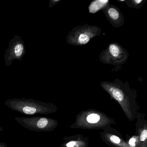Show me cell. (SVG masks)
I'll list each match as a JSON object with an SVG mask.
<instances>
[{
	"instance_id": "1",
	"label": "cell",
	"mask_w": 147,
	"mask_h": 147,
	"mask_svg": "<svg viewBox=\"0 0 147 147\" xmlns=\"http://www.w3.org/2000/svg\"><path fill=\"white\" fill-rule=\"evenodd\" d=\"M5 104L12 111L29 115L49 114L57 110L53 104L32 98L10 99L6 100Z\"/></svg>"
},
{
	"instance_id": "2",
	"label": "cell",
	"mask_w": 147,
	"mask_h": 147,
	"mask_svg": "<svg viewBox=\"0 0 147 147\" xmlns=\"http://www.w3.org/2000/svg\"><path fill=\"white\" fill-rule=\"evenodd\" d=\"M101 31V29L98 26L87 24L76 26L68 34L67 43L74 46H82L89 42L94 37L100 36Z\"/></svg>"
},
{
	"instance_id": "3",
	"label": "cell",
	"mask_w": 147,
	"mask_h": 147,
	"mask_svg": "<svg viewBox=\"0 0 147 147\" xmlns=\"http://www.w3.org/2000/svg\"><path fill=\"white\" fill-rule=\"evenodd\" d=\"M129 56L126 49L119 44L113 42L100 52L99 58L102 63L117 66L124 63Z\"/></svg>"
},
{
	"instance_id": "4",
	"label": "cell",
	"mask_w": 147,
	"mask_h": 147,
	"mask_svg": "<svg viewBox=\"0 0 147 147\" xmlns=\"http://www.w3.org/2000/svg\"><path fill=\"white\" fill-rule=\"evenodd\" d=\"M14 119L24 128L36 132L51 131L57 124L55 119L45 117H16Z\"/></svg>"
},
{
	"instance_id": "5",
	"label": "cell",
	"mask_w": 147,
	"mask_h": 147,
	"mask_svg": "<svg viewBox=\"0 0 147 147\" xmlns=\"http://www.w3.org/2000/svg\"><path fill=\"white\" fill-rule=\"evenodd\" d=\"M26 53L24 42L21 37L15 35L9 44V46L5 51L4 59L5 66H11L13 61L17 60L22 61V58Z\"/></svg>"
},
{
	"instance_id": "6",
	"label": "cell",
	"mask_w": 147,
	"mask_h": 147,
	"mask_svg": "<svg viewBox=\"0 0 147 147\" xmlns=\"http://www.w3.org/2000/svg\"><path fill=\"white\" fill-rule=\"evenodd\" d=\"M102 11L109 23L113 27L118 28L123 25L124 18L117 7L109 4Z\"/></svg>"
},
{
	"instance_id": "7",
	"label": "cell",
	"mask_w": 147,
	"mask_h": 147,
	"mask_svg": "<svg viewBox=\"0 0 147 147\" xmlns=\"http://www.w3.org/2000/svg\"><path fill=\"white\" fill-rule=\"evenodd\" d=\"M108 1H94L89 6V12L94 13L101 9H103L109 5Z\"/></svg>"
},
{
	"instance_id": "8",
	"label": "cell",
	"mask_w": 147,
	"mask_h": 147,
	"mask_svg": "<svg viewBox=\"0 0 147 147\" xmlns=\"http://www.w3.org/2000/svg\"><path fill=\"white\" fill-rule=\"evenodd\" d=\"M145 1V0H128L125 2L127 5L130 8L139 9L142 7Z\"/></svg>"
},
{
	"instance_id": "9",
	"label": "cell",
	"mask_w": 147,
	"mask_h": 147,
	"mask_svg": "<svg viewBox=\"0 0 147 147\" xmlns=\"http://www.w3.org/2000/svg\"><path fill=\"white\" fill-rule=\"evenodd\" d=\"M100 116L98 114L92 113L88 116L87 120L90 123H96L100 120Z\"/></svg>"
},
{
	"instance_id": "10",
	"label": "cell",
	"mask_w": 147,
	"mask_h": 147,
	"mask_svg": "<svg viewBox=\"0 0 147 147\" xmlns=\"http://www.w3.org/2000/svg\"><path fill=\"white\" fill-rule=\"evenodd\" d=\"M147 138V129H144L142 131L140 136V140L142 142L145 141Z\"/></svg>"
},
{
	"instance_id": "11",
	"label": "cell",
	"mask_w": 147,
	"mask_h": 147,
	"mask_svg": "<svg viewBox=\"0 0 147 147\" xmlns=\"http://www.w3.org/2000/svg\"><path fill=\"white\" fill-rule=\"evenodd\" d=\"M110 140L116 144H119L120 142V139L119 138L115 136H111L110 137Z\"/></svg>"
},
{
	"instance_id": "12",
	"label": "cell",
	"mask_w": 147,
	"mask_h": 147,
	"mask_svg": "<svg viewBox=\"0 0 147 147\" xmlns=\"http://www.w3.org/2000/svg\"><path fill=\"white\" fill-rule=\"evenodd\" d=\"M61 0H50L49 2V8L53 7L61 1Z\"/></svg>"
},
{
	"instance_id": "13",
	"label": "cell",
	"mask_w": 147,
	"mask_h": 147,
	"mask_svg": "<svg viewBox=\"0 0 147 147\" xmlns=\"http://www.w3.org/2000/svg\"><path fill=\"white\" fill-rule=\"evenodd\" d=\"M136 140L134 138H132L130 139L129 141V144L131 146H135V143H136Z\"/></svg>"
},
{
	"instance_id": "14",
	"label": "cell",
	"mask_w": 147,
	"mask_h": 147,
	"mask_svg": "<svg viewBox=\"0 0 147 147\" xmlns=\"http://www.w3.org/2000/svg\"><path fill=\"white\" fill-rule=\"evenodd\" d=\"M75 144V142L72 141V142H69L67 144V147H74Z\"/></svg>"
},
{
	"instance_id": "15",
	"label": "cell",
	"mask_w": 147,
	"mask_h": 147,
	"mask_svg": "<svg viewBox=\"0 0 147 147\" xmlns=\"http://www.w3.org/2000/svg\"><path fill=\"white\" fill-rule=\"evenodd\" d=\"M0 147H7V144L3 142H0Z\"/></svg>"
},
{
	"instance_id": "16",
	"label": "cell",
	"mask_w": 147,
	"mask_h": 147,
	"mask_svg": "<svg viewBox=\"0 0 147 147\" xmlns=\"http://www.w3.org/2000/svg\"><path fill=\"white\" fill-rule=\"evenodd\" d=\"M3 130H4L3 128H2V127H1V126H0V132H1V131H3Z\"/></svg>"
}]
</instances>
